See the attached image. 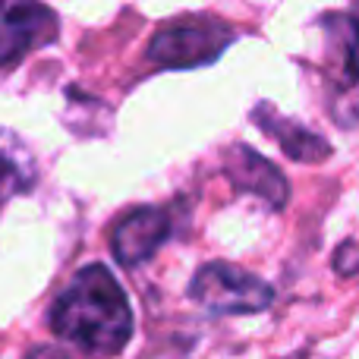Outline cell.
<instances>
[{
	"label": "cell",
	"instance_id": "cell-1",
	"mask_svg": "<svg viewBox=\"0 0 359 359\" xmlns=\"http://www.w3.org/2000/svg\"><path fill=\"white\" fill-rule=\"evenodd\" d=\"M133 306L120 280L104 265L76 271L50 309V328L63 344L88 359H111L133 337Z\"/></svg>",
	"mask_w": 359,
	"mask_h": 359
},
{
	"label": "cell",
	"instance_id": "cell-2",
	"mask_svg": "<svg viewBox=\"0 0 359 359\" xmlns=\"http://www.w3.org/2000/svg\"><path fill=\"white\" fill-rule=\"evenodd\" d=\"M322 73L328 86V114L337 126H359V25L350 13H325Z\"/></svg>",
	"mask_w": 359,
	"mask_h": 359
},
{
	"label": "cell",
	"instance_id": "cell-3",
	"mask_svg": "<svg viewBox=\"0 0 359 359\" xmlns=\"http://www.w3.org/2000/svg\"><path fill=\"white\" fill-rule=\"evenodd\" d=\"M189 297L215 316H255L274 303L271 284L230 262H211L198 268L189 280Z\"/></svg>",
	"mask_w": 359,
	"mask_h": 359
},
{
	"label": "cell",
	"instance_id": "cell-4",
	"mask_svg": "<svg viewBox=\"0 0 359 359\" xmlns=\"http://www.w3.org/2000/svg\"><path fill=\"white\" fill-rule=\"evenodd\" d=\"M236 32L217 19H183L155 32L149 44V60L164 69H196L215 63L230 44Z\"/></svg>",
	"mask_w": 359,
	"mask_h": 359
},
{
	"label": "cell",
	"instance_id": "cell-5",
	"mask_svg": "<svg viewBox=\"0 0 359 359\" xmlns=\"http://www.w3.org/2000/svg\"><path fill=\"white\" fill-rule=\"evenodd\" d=\"M57 38V13L44 4L0 0V69H13L32 50Z\"/></svg>",
	"mask_w": 359,
	"mask_h": 359
},
{
	"label": "cell",
	"instance_id": "cell-6",
	"mask_svg": "<svg viewBox=\"0 0 359 359\" xmlns=\"http://www.w3.org/2000/svg\"><path fill=\"white\" fill-rule=\"evenodd\" d=\"M170 236V215L164 208L145 205L136 208L114 227V259L126 268H136L149 262L161 249V243Z\"/></svg>",
	"mask_w": 359,
	"mask_h": 359
},
{
	"label": "cell",
	"instance_id": "cell-7",
	"mask_svg": "<svg viewBox=\"0 0 359 359\" xmlns=\"http://www.w3.org/2000/svg\"><path fill=\"white\" fill-rule=\"evenodd\" d=\"M224 174L240 192H252L271 208H284L290 198V186H287L284 174L249 145H230L224 155Z\"/></svg>",
	"mask_w": 359,
	"mask_h": 359
},
{
	"label": "cell",
	"instance_id": "cell-8",
	"mask_svg": "<svg viewBox=\"0 0 359 359\" xmlns=\"http://www.w3.org/2000/svg\"><path fill=\"white\" fill-rule=\"evenodd\" d=\"M252 120L259 123L262 133H268V136L280 145V151H284L287 158H293V161L316 164V161L331 158V142L328 139H322L318 133H309L306 126L293 123V120L280 117L268 101H259V104L252 107Z\"/></svg>",
	"mask_w": 359,
	"mask_h": 359
},
{
	"label": "cell",
	"instance_id": "cell-9",
	"mask_svg": "<svg viewBox=\"0 0 359 359\" xmlns=\"http://www.w3.org/2000/svg\"><path fill=\"white\" fill-rule=\"evenodd\" d=\"M38 183V161L32 149L13 130L0 126V205L25 196Z\"/></svg>",
	"mask_w": 359,
	"mask_h": 359
},
{
	"label": "cell",
	"instance_id": "cell-10",
	"mask_svg": "<svg viewBox=\"0 0 359 359\" xmlns=\"http://www.w3.org/2000/svg\"><path fill=\"white\" fill-rule=\"evenodd\" d=\"M334 271L344 274V278H353V274H359V246H356V243H344V246H337Z\"/></svg>",
	"mask_w": 359,
	"mask_h": 359
},
{
	"label": "cell",
	"instance_id": "cell-11",
	"mask_svg": "<svg viewBox=\"0 0 359 359\" xmlns=\"http://www.w3.org/2000/svg\"><path fill=\"white\" fill-rule=\"evenodd\" d=\"M25 359H69V353H63L60 347H35V350H29Z\"/></svg>",
	"mask_w": 359,
	"mask_h": 359
},
{
	"label": "cell",
	"instance_id": "cell-12",
	"mask_svg": "<svg viewBox=\"0 0 359 359\" xmlns=\"http://www.w3.org/2000/svg\"><path fill=\"white\" fill-rule=\"evenodd\" d=\"M290 359H325V356H318V353H299V356H290Z\"/></svg>",
	"mask_w": 359,
	"mask_h": 359
},
{
	"label": "cell",
	"instance_id": "cell-13",
	"mask_svg": "<svg viewBox=\"0 0 359 359\" xmlns=\"http://www.w3.org/2000/svg\"><path fill=\"white\" fill-rule=\"evenodd\" d=\"M350 16H353V19H356V25H359V4L353 6V13H350Z\"/></svg>",
	"mask_w": 359,
	"mask_h": 359
}]
</instances>
